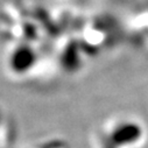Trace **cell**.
Segmentation results:
<instances>
[{
	"label": "cell",
	"mask_w": 148,
	"mask_h": 148,
	"mask_svg": "<svg viewBox=\"0 0 148 148\" xmlns=\"http://www.w3.org/2000/svg\"><path fill=\"white\" fill-rule=\"evenodd\" d=\"M35 62V54L28 47H20L15 49L10 58V65L15 72H26Z\"/></svg>",
	"instance_id": "cell-1"
}]
</instances>
